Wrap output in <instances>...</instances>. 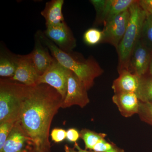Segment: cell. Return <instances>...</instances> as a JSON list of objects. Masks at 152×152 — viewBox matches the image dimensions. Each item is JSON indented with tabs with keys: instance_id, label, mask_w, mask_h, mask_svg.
Here are the masks:
<instances>
[{
	"instance_id": "6da1fadb",
	"label": "cell",
	"mask_w": 152,
	"mask_h": 152,
	"mask_svg": "<svg viewBox=\"0 0 152 152\" xmlns=\"http://www.w3.org/2000/svg\"><path fill=\"white\" fill-rule=\"evenodd\" d=\"M63 102L59 93L49 85L28 86L19 121L34 144L37 152H51L50 127Z\"/></svg>"
},
{
	"instance_id": "7a4b0ae2",
	"label": "cell",
	"mask_w": 152,
	"mask_h": 152,
	"mask_svg": "<svg viewBox=\"0 0 152 152\" xmlns=\"http://www.w3.org/2000/svg\"><path fill=\"white\" fill-rule=\"evenodd\" d=\"M36 35L48 48L53 57L64 67L78 77L88 91L94 86L95 79L104 73L103 69L92 56L87 59L72 53H67L60 50L43 32L39 31Z\"/></svg>"
},
{
	"instance_id": "3957f363",
	"label": "cell",
	"mask_w": 152,
	"mask_h": 152,
	"mask_svg": "<svg viewBox=\"0 0 152 152\" xmlns=\"http://www.w3.org/2000/svg\"><path fill=\"white\" fill-rule=\"evenodd\" d=\"M130 12L129 21L122 39L117 48L118 72L129 70V63L133 50L140 39L142 28L146 14L141 7L139 1L129 9Z\"/></svg>"
},
{
	"instance_id": "277c9868",
	"label": "cell",
	"mask_w": 152,
	"mask_h": 152,
	"mask_svg": "<svg viewBox=\"0 0 152 152\" xmlns=\"http://www.w3.org/2000/svg\"><path fill=\"white\" fill-rule=\"evenodd\" d=\"M28 86L2 78L0 80V123L19 119Z\"/></svg>"
},
{
	"instance_id": "5b68a950",
	"label": "cell",
	"mask_w": 152,
	"mask_h": 152,
	"mask_svg": "<svg viewBox=\"0 0 152 152\" xmlns=\"http://www.w3.org/2000/svg\"><path fill=\"white\" fill-rule=\"evenodd\" d=\"M137 0H91L96 17L94 25L104 24L127 10Z\"/></svg>"
},
{
	"instance_id": "8992f818",
	"label": "cell",
	"mask_w": 152,
	"mask_h": 152,
	"mask_svg": "<svg viewBox=\"0 0 152 152\" xmlns=\"http://www.w3.org/2000/svg\"><path fill=\"white\" fill-rule=\"evenodd\" d=\"M70 72L55 58L47 71L39 76L36 85L45 84L53 87L61 95L64 101L66 95L68 78Z\"/></svg>"
},
{
	"instance_id": "52a82bcc",
	"label": "cell",
	"mask_w": 152,
	"mask_h": 152,
	"mask_svg": "<svg viewBox=\"0 0 152 152\" xmlns=\"http://www.w3.org/2000/svg\"><path fill=\"white\" fill-rule=\"evenodd\" d=\"M130 17L129 9L107 23L102 30V43L110 44L117 49L126 31Z\"/></svg>"
},
{
	"instance_id": "ba28073f",
	"label": "cell",
	"mask_w": 152,
	"mask_h": 152,
	"mask_svg": "<svg viewBox=\"0 0 152 152\" xmlns=\"http://www.w3.org/2000/svg\"><path fill=\"white\" fill-rule=\"evenodd\" d=\"M0 152H37L34 144L19 119L15 124Z\"/></svg>"
},
{
	"instance_id": "9c48e42d",
	"label": "cell",
	"mask_w": 152,
	"mask_h": 152,
	"mask_svg": "<svg viewBox=\"0 0 152 152\" xmlns=\"http://www.w3.org/2000/svg\"><path fill=\"white\" fill-rule=\"evenodd\" d=\"M86 88L75 74L71 72L68 78L66 95L61 108H66L73 105L84 108L90 102Z\"/></svg>"
},
{
	"instance_id": "30bf717a",
	"label": "cell",
	"mask_w": 152,
	"mask_h": 152,
	"mask_svg": "<svg viewBox=\"0 0 152 152\" xmlns=\"http://www.w3.org/2000/svg\"><path fill=\"white\" fill-rule=\"evenodd\" d=\"M43 33L58 48L66 53H72L77 46L75 38L65 22L56 26L47 28Z\"/></svg>"
},
{
	"instance_id": "8fae6325",
	"label": "cell",
	"mask_w": 152,
	"mask_h": 152,
	"mask_svg": "<svg viewBox=\"0 0 152 152\" xmlns=\"http://www.w3.org/2000/svg\"><path fill=\"white\" fill-rule=\"evenodd\" d=\"M39 74L30 54L18 55L16 70L12 77L8 80L28 86L36 85Z\"/></svg>"
},
{
	"instance_id": "7c38bea8",
	"label": "cell",
	"mask_w": 152,
	"mask_h": 152,
	"mask_svg": "<svg viewBox=\"0 0 152 152\" xmlns=\"http://www.w3.org/2000/svg\"><path fill=\"white\" fill-rule=\"evenodd\" d=\"M152 51L140 39L133 50L129 63V71L142 77L148 73Z\"/></svg>"
},
{
	"instance_id": "4fadbf2b",
	"label": "cell",
	"mask_w": 152,
	"mask_h": 152,
	"mask_svg": "<svg viewBox=\"0 0 152 152\" xmlns=\"http://www.w3.org/2000/svg\"><path fill=\"white\" fill-rule=\"evenodd\" d=\"M112 100L123 117L129 118L138 113L140 101L135 93L114 94Z\"/></svg>"
},
{
	"instance_id": "5bb4252c",
	"label": "cell",
	"mask_w": 152,
	"mask_h": 152,
	"mask_svg": "<svg viewBox=\"0 0 152 152\" xmlns=\"http://www.w3.org/2000/svg\"><path fill=\"white\" fill-rule=\"evenodd\" d=\"M119 76L114 80L112 88L114 94L123 93L137 94L140 84L141 77L128 70L118 72Z\"/></svg>"
},
{
	"instance_id": "9a60e30c",
	"label": "cell",
	"mask_w": 152,
	"mask_h": 152,
	"mask_svg": "<svg viewBox=\"0 0 152 152\" xmlns=\"http://www.w3.org/2000/svg\"><path fill=\"white\" fill-rule=\"evenodd\" d=\"M49 50L36 35L34 48L30 54L39 76L47 71L54 61L55 58L49 53Z\"/></svg>"
},
{
	"instance_id": "2e32d148",
	"label": "cell",
	"mask_w": 152,
	"mask_h": 152,
	"mask_svg": "<svg viewBox=\"0 0 152 152\" xmlns=\"http://www.w3.org/2000/svg\"><path fill=\"white\" fill-rule=\"evenodd\" d=\"M64 0H52L46 3L41 12L45 18L46 28L56 26L65 22L62 13Z\"/></svg>"
},
{
	"instance_id": "e0dca14e",
	"label": "cell",
	"mask_w": 152,
	"mask_h": 152,
	"mask_svg": "<svg viewBox=\"0 0 152 152\" xmlns=\"http://www.w3.org/2000/svg\"><path fill=\"white\" fill-rule=\"evenodd\" d=\"M18 55L6 50H1L0 55V76L3 78L12 77L16 70Z\"/></svg>"
},
{
	"instance_id": "ac0fdd59",
	"label": "cell",
	"mask_w": 152,
	"mask_h": 152,
	"mask_svg": "<svg viewBox=\"0 0 152 152\" xmlns=\"http://www.w3.org/2000/svg\"><path fill=\"white\" fill-rule=\"evenodd\" d=\"M137 96L141 102L152 104V76L148 73L141 77Z\"/></svg>"
},
{
	"instance_id": "d6986e66",
	"label": "cell",
	"mask_w": 152,
	"mask_h": 152,
	"mask_svg": "<svg viewBox=\"0 0 152 152\" xmlns=\"http://www.w3.org/2000/svg\"><path fill=\"white\" fill-rule=\"evenodd\" d=\"M80 132V138L85 143L86 149L92 150L98 142L105 138L107 135L104 133H97L88 129H83Z\"/></svg>"
},
{
	"instance_id": "ffe728a7",
	"label": "cell",
	"mask_w": 152,
	"mask_h": 152,
	"mask_svg": "<svg viewBox=\"0 0 152 152\" xmlns=\"http://www.w3.org/2000/svg\"><path fill=\"white\" fill-rule=\"evenodd\" d=\"M140 40L152 51V15H146L142 28Z\"/></svg>"
},
{
	"instance_id": "44dd1931",
	"label": "cell",
	"mask_w": 152,
	"mask_h": 152,
	"mask_svg": "<svg viewBox=\"0 0 152 152\" xmlns=\"http://www.w3.org/2000/svg\"><path fill=\"white\" fill-rule=\"evenodd\" d=\"M103 37L102 31L94 28H90L87 30L83 36V39L85 43L91 46L102 43Z\"/></svg>"
},
{
	"instance_id": "7402d4cb",
	"label": "cell",
	"mask_w": 152,
	"mask_h": 152,
	"mask_svg": "<svg viewBox=\"0 0 152 152\" xmlns=\"http://www.w3.org/2000/svg\"><path fill=\"white\" fill-rule=\"evenodd\" d=\"M92 151L96 152H125L116 144L106 140L105 138L99 141L93 148Z\"/></svg>"
},
{
	"instance_id": "603a6c76",
	"label": "cell",
	"mask_w": 152,
	"mask_h": 152,
	"mask_svg": "<svg viewBox=\"0 0 152 152\" xmlns=\"http://www.w3.org/2000/svg\"><path fill=\"white\" fill-rule=\"evenodd\" d=\"M138 115L142 121L152 126V103L140 101Z\"/></svg>"
},
{
	"instance_id": "cb8c5ba5",
	"label": "cell",
	"mask_w": 152,
	"mask_h": 152,
	"mask_svg": "<svg viewBox=\"0 0 152 152\" xmlns=\"http://www.w3.org/2000/svg\"><path fill=\"white\" fill-rule=\"evenodd\" d=\"M18 121H6L0 123V150L3 148L14 125Z\"/></svg>"
},
{
	"instance_id": "d4e9b609",
	"label": "cell",
	"mask_w": 152,
	"mask_h": 152,
	"mask_svg": "<svg viewBox=\"0 0 152 152\" xmlns=\"http://www.w3.org/2000/svg\"><path fill=\"white\" fill-rule=\"evenodd\" d=\"M51 137L52 140L55 142H61L66 137V132L63 129L55 128L52 131Z\"/></svg>"
},
{
	"instance_id": "484cf974",
	"label": "cell",
	"mask_w": 152,
	"mask_h": 152,
	"mask_svg": "<svg viewBox=\"0 0 152 152\" xmlns=\"http://www.w3.org/2000/svg\"><path fill=\"white\" fill-rule=\"evenodd\" d=\"M80 138V132L74 128L69 129L66 131V138L68 141L72 142H77Z\"/></svg>"
},
{
	"instance_id": "4316f807",
	"label": "cell",
	"mask_w": 152,
	"mask_h": 152,
	"mask_svg": "<svg viewBox=\"0 0 152 152\" xmlns=\"http://www.w3.org/2000/svg\"><path fill=\"white\" fill-rule=\"evenodd\" d=\"M139 4L146 15H152V0H138Z\"/></svg>"
},
{
	"instance_id": "83f0119b",
	"label": "cell",
	"mask_w": 152,
	"mask_h": 152,
	"mask_svg": "<svg viewBox=\"0 0 152 152\" xmlns=\"http://www.w3.org/2000/svg\"><path fill=\"white\" fill-rule=\"evenodd\" d=\"M64 150L65 152H96L92 150H88L86 149H83L77 142L75 143L74 147L73 148L69 147L67 145H65Z\"/></svg>"
},
{
	"instance_id": "f1b7e54d",
	"label": "cell",
	"mask_w": 152,
	"mask_h": 152,
	"mask_svg": "<svg viewBox=\"0 0 152 152\" xmlns=\"http://www.w3.org/2000/svg\"><path fill=\"white\" fill-rule=\"evenodd\" d=\"M150 75L152 76V54L151 57V61H150L149 68L148 73Z\"/></svg>"
}]
</instances>
